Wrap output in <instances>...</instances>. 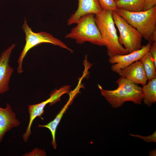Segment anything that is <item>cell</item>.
Wrapping results in <instances>:
<instances>
[{"instance_id": "obj_6", "label": "cell", "mask_w": 156, "mask_h": 156, "mask_svg": "<svg viewBox=\"0 0 156 156\" xmlns=\"http://www.w3.org/2000/svg\"><path fill=\"white\" fill-rule=\"evenodd\" d=\"M112 16L119 32L120 43L124 46L128 53L140 49L142 38L136 29L115 11L112 12Z\"/></svg>"}, {"instance_id": "obj_12", "label": "cell", "mask_w": 156, "mask_h": 156, "mask_svg": "<svg viewBox=\"0 0 156 156\" xmlns=\"http://www.w3.org/2000/svg\"><path fill=\"white\" fill-rule=\"evenodd\" d=\"M20 123L9 104L7 103L4 108L0 107V143L7 132L17 127Z\"/></svg>"}, {"instance_id": "obj_9", "label": "cell", "mask_w": 156, "mask_h": 156, "mask_svg": "<svg viewBox=\"0 0 156 156\" xmlns=\"http://www.w3.org/2000/svg\"><path fill=\"white\" fill-rule=\"evenodd\" d=\"M15 45L13 44L2 52L0 56V94L9 89V83L14 71L13 68L10 65V59Z\"/></svg>"}, {"instance_id": "obj_8", "label": "cell", "mask_w": 156, "mask_h": 156, "mask_svg": "<svg viewBox=\"0 0 156 156\" xmlns=\"http://www.w3.org/2000/svg\"><path fill=\"white\" fill-rule=\"evenodd\" d=\"M61 96L56 90H55L51 93L50 97L47 100L40 103L29 105L28 107L29 114V124L26 131L23 136L24 142H27L30 135L31 134V128L34 119L37 117H41L44 113V109L48 104L52 105L59 101Z\"/></svg>"}, {"instance_id": "obj_11", "label": "cell", "mask_w": 156, "mask_h": 156, "mask_svg": "<svg viewBox=\"0 0 156 156\" xmlns=\"http://www.w3.org/2000/svg\"><path fill=\"white\" fill-rule=\"evenodd\" d=\"M102 10L98 0H78L77 9L68 19L67 25H70L76 23L80 18L85 15L97 14Z\"/></svg>"}, {"instance_id": "obj_22", "label": "cell", "mask_w": 156, "mask_h": 156, "mask_svg": "<svg viewBox=\"0 0 156 156\" xmlns=\"http://www.w3.org/2000/svg\"><path fill=\"white\" fill-rule=\"evenodd\" d=\"M149 155V156H156L155 150L150 151Z\"/></svg>"}, {"instance_id": "obj_10", "label": "cell", "mask_w": 156, "mask_h": 156, "mask_svg": "<svg viewBox=\"0 0 156 156\" xmlns=\"http://www.w3.org/2000/svg\"><path fill=\"white\" fill-rule=\"evenodd\" d=\"M117 73L138 85L143 86L147 83L148 81L143 66L139 60L120 70Z\"/></svg>"}, {"instance_id": "obj_3", "label": "cell", "mask_w": 156, "mask_h": 156, "mask_svg": "<svg viewBox=\"0 0 156 156\" xmlns=\"http://www.w3.org/2000/svg\"><path fill=\"white\" fill-rule=\"evenodd\" d=\"M112 12L103 10L99 14L95 15L96 25L106 47L107 53L109 57L128 53L119 42L118 37L112 17Z\"/></svg>"}, {"instance_id": "obj_4", "label": "cell", "mask_w": 156, "mask_h": 156, "mask_svg": "<svg viewBox=\"0 0 156 156\" xmlns=\"http://www.w3.org/2000/svg\"><path fill=\"white\" fill-rule=\"evenodd\" d=\"M76 24L77 25L65 36V38L74 39L79 44L88 42L97 46H105L96 24L95 14L85 15L80 18Z\"/></svg>"}, {"instance_id": "obj_1", "label": "cell", "mask_w": 156, "mask_h": 156, "mask_svg": "<svg viewBox=\"0 0 156 156\" xmlns=\"http://www.w3.org/2000/svg\"><path fill=\"white\" fill-rule=\"evenodd\" d=\"M116 83L118 88L113 90L104 89L100 85H98L101 95L113 107H119L127 101H132L135 104H142L143 96L141 87L121 77Z\"/></svg>"}, {"instance_id": "obj_5", "label": "cell", "mask_w": 156, "mask_h": 156, "mask_svg": "<svg viewBox=\"0 0 156 156\" xmlns=\"http://www.w3.org/2000/svg\"><path fill=\"white\" fill-rule=\"evenodd\" d=\"M25 19L22 28L25 34L26 42L17 61L18 66L17 71L18 74L21 73L23 72V62L28 51L33 47L40 44L49 43L66 49L71 53L73 52V51L64 42L54 37L51 34L44 31H41L38 33L33 32L31 28L28 25L25 18Z\"/></svg>"}, {"instance_id": "obj_21", "label": "cell", "mask_w": 156, "mask_h": 156, "mask_svg": "<svg viewBox=\"0 0 156 156\" xmlns=\"http://www.w3.org/2000/svg\"><path fill=\"white\" fill-rule=\"evenodd\" d=\"M149 52L152 55L154 64L156 65V42H153L152 43Z\"/></svg>"}, {"instance_id": "obj_16", "label": "cell", "mask_w": 156, "mask_h": 156, "mask_svg": "<svg viewBox=\"0 0 156 156\" xmlns=\"http://www.w3.org/2000/svg\"><path fill=\"white\" fill-rule=\"evenodd\" d=\"M139 61L142 64L148 81L156 78V65L149 51Z\"/></svg>"}, {"instance_id": "obj_15", "label": "cell", "mask_w": 156, "mask_h": 156, "mask_svg": "<svg viewBox=\"0 0 156 156\" xmlns=\"http://www.w3.org/2000/svg\"><path fill=\"white\" fill-rule=\"evenodd\" d=\"M117 8L131 12L143 11L144 0H118L116 1Z\"/></svg>"}, {"instance_id": "obj_7", "label": "cell", "mask_w": 156, "mask_h": 156, "mask_svg": "<svg viewBox=\"0 0 156 156\" xmlns=\"http://www.w3.org/2000/svg\"><path fill=\"white\" fill-rule=\"evenodd\" d=\"M151 44L148 42L147 44L142 46L139 50L126 54L116 55L109 57L108 62L112 64L111 66L112 70L117 73L120 70L139 61L149 51Z\"/></svg>"}, {"instance_id": "obj_2", "label": "cell", "mask_w": 156, "mask_h": 156, "mask_svg": "<svg viewBox=\"0 0 156 156\" xmlns=\"http://www.w3.org/2000/svg\"><path fill=\"white\" fill-rule=\"evenodd\" d=\"M115 12L135 28L145 40L151 43L156 42V5L140 12H129L118 8Z\"/></svg>"}, {"instance_id": "obj_18", "label": "cell", "mask_w": 156, "mask_h": 156, "mask_svg": "<svg viewBox=\"0 0 156 156\" xmlns=\"http://www.w3.org/2000/svg\"><path fill=\"white\" fill-rule=\"evenodd\" d=\"M129 135L134 137H138L142 139L147 143L156 142V131L152 135L147 136H144L139 135H134L130 134Z\"/></svg>"}, {"instance_id": "obj_17", "label": "cell", "mask_w": 156, "mask_h": 156, "mask_svg": "<svg viewBox=\"0 0 156 156\" xmlns=\"http://www.w3.org/2000/svg\"><path fill=\"white\" fill-rule=\"evenodd\" d=\"M103 10L115 11L117 8L116 2L114 0H98Z\"/></svg>"}, {"instance_id": "obj_13", "label": "cell", "mask_w": 156, "mask_h": 156, "mask_svg": "<svg viewBox=\"0 0 156 156\" xmlns=\"http://www.w3.org/2000/svg\"><path fill=\"white\" fill-rule=\"evenodd\" d=\"M74 94H71L68 101L64 105L60 112L57 114L55 118L52 121L45 125H39V127H44L48 129L51 132L52 140L51 142V145L55 149L57 148V144L55 140V134L57 127L60 122L63 115L67 109L74 96Z\"/></svg>"}, {"instance_id": "obj_23", "label": "cell", "mask_w": 156, "mask_h": 156, "mask_svg": "<svg viewBox=\"0 0 156 156\" xmlns=\"http://www.w3.org/2000/svg\"><path fill=\"white\" fill-rule=\"evenodd\" d=\"M114 1H115V2L116 1H118V0H114Z\"/></svg>"}, {"instance_id": "obj_20", "label": "cell", "mask_w": 156, "mask_h": 156, "mask_svg": "<svg viewBox=\"0 0 156 156\" xmlns=\"http://www.w3.org/2000/svg\"><path fill=\"white\" fill-rule=\"evenodd\" d=\"M156 5V0H144L143 11L150 9Z\"/></svg>"}, {"instance_id": "obj_14", "label": "cell", "mask_w": 156, "mask_h": 156, "mask_svg": "<svg viewBox=\"0 0 156 156\" xmlns=\"http://www.w3.org/2000/svg\"><path fill=\"white\" fill-rule=\"evenodd\" d=\"M142 94L144 103L151 107L156 102V78L148 81V83L142 86Z\"/></svg>"}, {"instance_id": "obj_19", "label": "cell", "mask_w": 156, "mask_h": 156, "mask_svg": "<svg viewBox=\"0 0 156 156\" xmlns=\"http://www.w3.org/2000/svg\"><path fill=\"white\" fill-rule=\"evenodd\" d=\"M46 155V152L44 150H42L36 148L31 151L25 153L23 156H45Z\"/></svg>"}]
</instances>
